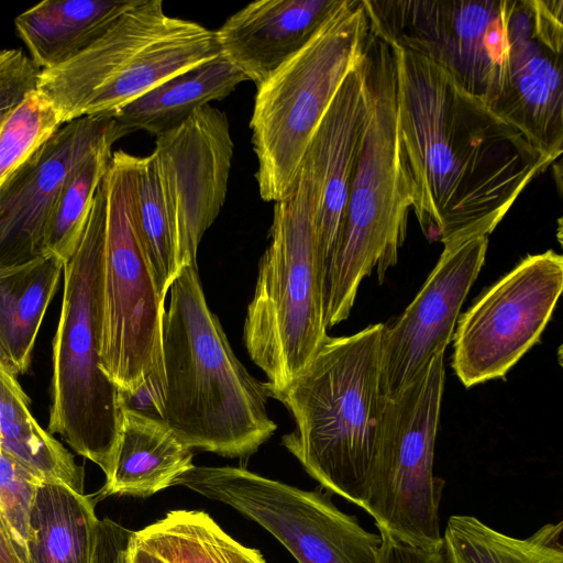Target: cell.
I'll use <instances>...</instances> for the list:
<instances>
[{"label": "cell", "mask_w": 563, "mask_h": 563, "mask_svg": "<svg viewBox=\"0 0 563 563\" xmlns=\"http://www.w3.org/2000/svg\"><path fill=\"white\" fill-rule=\"evenodd\" d=\"M129 563H165L147 550L141 548L134 542L131 543L129 550Z\"/></svg>", "instance_id": "d590c367"}, {"label": "cell", "mask_w": 563, "mask_h": 563, "mask_svg": "<svg viewBox=\"0 0 563 563\" xmlns=\"http://www.w3.org/2000/svg\"><path fill=\"white\" fill-rule=\"evenodd\" d=\"M368 34L362 0H339L311 40L257 87L250 128L263 200L292 189L331 100L364 59Z\"/></svg>", "instance_id": "52a82bcc"}, {"label": "cell", "mask_w": 563, "mask_h": 563, "mask_svg": "<svg viewBox=\"0 0 563 563\" xmlns=\"http://www.w3.org/2000/svg\"><path fill=\"white\" fill-rule=\"evenodd\" d=\"M232 507L274 536L298 563H378L379 534L340 510L331 495L303 490L242 466H192L173 483Z\"/></svg>", "instance_id": "8fae6325"}, {"label": "cell", "mask_w": 563, "mask_h": 563, "mask_svg": "<svg viewBox=\"0 0 563 563\" xmlns=\"http://www.w3.org/2000/svg\"><path fill=\"white\" fill-rule=\"evenodd\" d=\"M313 211L310 176L301 164L292 189L274 205L243 328L246 351L267 377L266 393L288 385L329 336Z\"/></svg>", "instance_id": "8992f818"}, {"label": "cell", "mask_w": 563, "mask_h": 563, "mask_svg": "<svg viewBox=\"0 0 563 563\" xmlns=\"http://www.w3.org/2000/svg\"><path fill=\"white\" fill-rule=\"evenodd\" d=\"M134 534L135 531L109 518L99 519L91 563H129V550Z\"/></svg>", "instance_id": "d6a6232c"}, {"label": "cell", "mask_w": 563, "mask_h": 563, "mask_svg": "<svg viewBox=\"0 0 563 563\" xmlns=\"http://www.w3.org/2000/svg\"><path fill=\"white\" fill-rule=\"evenodd\" d=\"M40 69L21 49L0 51V128L37 87Z\"/></svg>", "instance_id": "1f68e13d"}, {"label": "cell", "mask_w": 563, "mask_h": 563, "mask_svg": "<svg viewBox=\"0 0 563 563\" xmlns=\"http://www.w3.org/2000/svg\"><path fill=\"white\" fill-rule=\"evenodd\" d=\"M510 32L507 80L489 109L555 161L563 150V51L538 37L531 0H516Z\"/></svg>", "instance_id": "ac0fdd59"}, {"label": "cell", "mask_w": 563, "mask_h": 563, "mask_svg": "<svg viewBox=\"0 0 563 563\" xmlns=\"http://www.w3.org/2000/svg\"><path fill=\"white\" fill-rule=\"evenodd\" d=\"M563 522L545 523L519 539L478 518L451 516L442 534L448 563H563Z\"/></svg>", "instance_id": "4316f807"}, {"label": "cell", "mask_w": 563, "mask_h": 563, "mask_svg": "<svg viewBox=\"0 0 563 563\" xmlns=\"http://www.w3.org/2000/svg\"><path fill=\"white\" fill-rule=\"evenodd\" d=\"M488 236L443 245L442 254L413 300L380 340V389L391 396L407 385L452 340L461 307L486 257Z\"/></svg>", "instance_id": "9a60e30c"}, {"label": "cell", "mask_w": 563, "mask_h": 563, "mask_svg": "<svg viewBox=\"0 0 563 563\" xmlns=\"http://www.w3.org/2000/svg\"><path fill=\"white\" fill-rule=\"evenodd\" d=\"M339 0H261L214 31L221 55L256 87L298 53Z\"/></svg>", "instance_id": "d6986e66"}, {"label": "cell", "mask_w": 563, "mask_h": 563, "mask_svg": "<svg viewBox=\"0 0 563 563\" xmlns=\"http://www.w3.org/2000/svg\"><path fill=\"white\" fill-rule=\"evenodd\" d=\"M98 499L56 482H42L29 516L27 563H91Z\"/></svg>", "instance_id": "cb8c5ba5"}, {"label": "cell", "mask_w": 563, "mask_h": 563, "mask_svg": "<svg viewBox=\"0 0 563 563\" xmlns=\"http://www.w3.org/2000/svg\"><path fill=\"white\" fill-rule=\"evenodd\" d=\"M140 0H46L15 18L30 58L42 69L56 67L97 41Z\"/></svg>", "instance_id": "44dd1931"}, {"label": "cell", "mask_w": 563, "mask_h": 563, "mask_svg": "<svg viewBox=\"0 0 563 563\" xmlns=\"http://www.w3.org/2000/svg\"><path fill=\"white\" fill-rule=\"evenodd\" d=\"M63 267L56 257L42 255L0 269V365L14 377L30 367Z\"/></svg>", "instance_id": "7402d4cb"}, {"label": "cell", "mask_w": 563, "mask_h": 563, "mask_svg": "<svg viewBox=\"0 0 563 563\" xmlns=\"http://www.w3.org/2000/svg\"><path fill=\"white\" fill-rule=\"evenodd\" d=\"M29 405L16 377L0 365V449L43 482L63 483L84 494V467L38 424Z\"/></svg>", "instance_id": "d4e9b609"}, {"label": "cell", "mask_w": 563, "mask_h": 563, "mask_svg": "<svg viewBox=\"0 0 563 563\" xmlns=\"http://www.w3.org/2000/svg\"><path fill=\"white\" fill-rule=\"evenodd\" d=\"M134 542L165 563H266L201 510H170L135 531Z\"/></svg>", "instance_id": "484cf974"}, {"label": "cell", "mask_w": 563, "mask_h": 563, "mask_svg": "<svg viewBox=\"0 0 563 563\" xmlns=\"http://www.w3.org/2000/svg\"><path fill=\"white\" fill-rule=\"evenodd\" d=\"M563 289V257L528 255L459 319L452 367L465 387L504 377L539 341Z\"/></svg>", "instance_id": "7c38bea8"}, {"label": "cell", "mask_w": 563, "mask_h": 563, "mask_svg": "<svg viewBox=\"0 0 563 563\" xmlns=\"http://www.w3.org/2000/svg\"><path fill=\"white\" fill-rule=\"evenodd\" d=\"M378 563H448L443 548L426 549L407 543L384 529Z\"/></svg>", "instance_id": "836d02e7"}, {"label": "cell", "mask_w": 563, "mask_h": 563, "mask_svg": "<svg viewBox=\"0 0 563 563\" xmlns=\"http://www.w3.org/2000/svg\"><path fill=\"white\" fill-rule=\"evenodd\" d=\"M132 218L156 290L165 301L172 284L184 267L179 261L153 153L145 157L136 156L132 185Z\"/></svg>", "instance_id": "83f0119b"}, {"label": "cell", "mask_w": 563, "mask_h": 563, "mask_svg": "<svg viewBox=\"0 0 563 563\" xmlns=\"http://www.w3.org/2000/svg\"><path fill=\"white\" fill-rule=\"evenodd\" d=\"M167 295L165 380L155 416L191 450L249 457L277 429L267 413L264 383L235 356L208 306L197 267L185 266Z\"/></svg>", "instance_id": "7a4b0ae2"}, {"label": "cell", "mask_w": 563, "mask_h": 563, "mask_svg": "<svg viewBox=\"0 0 563 563\" xmlns=\"http://www.w3.org/2000/svg\"><path fill=\"white\" fill-rule=\"evenodd\" d=\"M62 125L52 103L31 91L0 128V187Z\"/></svg>", "instance_id": "f546056e"}, {"label": "cell", "mask_w": 563, "mask_h": 563, "mask_svg": "<svg viewBox=\"0 0 563 563\" xmlns=\"http://www.w3.org/2000/svg\"><path fill=\"white\" fill-rule=\"evenodd\" d=\"M0 563H23L0 519Z\"/></svg>", "instance_id": "e575fe53"}, {"label": "cell", "mask_w": 563, "mask_h": 563, "mask_svg": "<svg viewBox=\"0 0 563 563\" xmlns=\"http://www.w3.org/2000/svg\"><path fill=\"white\" fill-rule=\"evenodd\" d=\"M42 482L0 449V519L23 563H27L30 510Z\"/></svg>", "instance_id": "4dcf8cb0"}, {"label": "cell", "mask_w": 563, "mask_h": 563, "mask_svg": "<svg viewBox=\"0 0 563 563\" xmlns=\"http://www.w3.org/2000/svg\"><path fill=\"white\" fill-rule=\"evenodd\" d=\"M369 109L371 91L364 56L336 90L302 161L313 191L314 236L324 290L340 241Z\"/></svg>", "instance_id": "2e32d148"}, {"label": "cell", "mask_w": 563, "mask_h": 563, "mask_svg": "<svg viewBox=\"0 0 563 563\" xmlns=\"http://www.w3.org/2000/svg\"><path fill=\"white\" fill-rule=\"evenodd\" d=\"M112 146L96 151L67 177L45 225L43 255H52L65 264L75 253L96 191L109 168Z\"/></svg>", "instance_id": "f1b7e54d"}, {"label": "cell", "mask_w": 563, "mask_h": 563, "mask_svg": "<svg viewBox=\"0 0 563 563\" xmlns=\"http://www.w3.org/2000/svg\"><path fill=\"white\" fill-rule=\"evenodd\" d=\"M245 80L220 55L170 77L108 115L129 133L144 130L157 137L179 126L210 101L228 97Z\"/></svg>", "instance_id": "603a6c76"}, {"label": "cell", "mask_w": 563, "mask_h": 563, "mask_svg": "<svg viewBox=\"0 0 563 563\" xmlns=\"http://www.w3.org/2000/svg\"><path fill=\"white\" fill-rule=\"evenodd\" d=\"M390 48L399 136L422 232L443 245L488 236L554 161L440 65Z\"/></svg>", "instance_id": "6da1fadb"}, {"label": "cell", "mask_w": 563, "mask_h": 563, "mask_svg": "<svg viewBox=\"0 0 563 563\" xmlns=\"http://www.w3.org/2000/svg\"><path fill=\"white\" fill-rule=\"evenodd\" d=\"M365 58L371 109L350 187L339 245L324 290L331 328L352 310L363 278L379 280L398 261L413 194L399 136L395 63L388 44L368 34Z\"/></svg>", "instance_id": "277c9868"}, {"label": "cell", "mask_w": 563, "mask_h": 563, "mask_svg": "<svg viewBox=\"0 0 563 563\" xmlns=\"http://www.w3.org/2000/svg\"><path fill=\"white\" fill-rule=\"evenodd\" d=\"M104 228L106 195L101 181L80 242L63 267L47 431L60 435L108 477L118 441L122 396L102 372L99 356Z\"/></svg>", "instance_id": "5b68a950"}, {"label": "cell", "mask_w": 563, "mask_h": 563, "mask_svg": "<svg viewBox=\"0 0 563 563\" xmlns=\"http://www.w3.org/2000/svg\"><path fill=\"white\" fill-rule=\"evenodd\" d=\"M384 323L328 336L284 388L267 391L291 413L282 444L321 487L363 507L386 396L380 389Z\"/></svg>", "instance_id": "3957f363"}, {"label": "cell", "mask_w": 563, "mask_h": 563, "mask_svg": "<svg viewBox=\"0 0 563 563\" xmlns=\"http://www.w3.org/2000/svg\"><path fill=\"white\" fill-rule=\"evenodd\" d=\"M444 378V353H439L386 396L362 507L377 528L426 549L443 548L444 479L434 476L433 460Z\"/></svg>", "instance_id": "9c48e42d"}, {"label": "cell", "mask_w": 563, "mask_h": 563, "mask_svg": "<svg viewBox=\"0 0 563 563\" xmlns=\"http://www.w3.org/2000/svg\"><path fill=\"white\" fill-rule=\"evenodd\" d=\"M192 451L158 417L122 406L111 472L96 498L148 497L173 486L194 466Z\"/></svg>", "instance_id": "ffe728a7"}, {"label": "cell", "mask_w": 563, "mask_h": 563, "mask_svg": "<svg viewBox=\"0 0 563 563\" xmlns=\"http://www.w3.org/2000/svg\"><path fill=\"white\" fill-rule=\"evenodd\" d=\"M176 20L165 13L162 1L140 0L74 58L40 70L36 90L52 103L63 124L93 115L100 99L139 53Z\"/></svg>", "instance_id": "e0dca14e"}, {"label": "cell", "mask_w": 563, "mask_h": 563, "mask_svg": "<svg viewBox=\"0 0 563 563\" xmlns=\"http://www.w3.org/2000/svg\"><path fill=\"white\" fill-rule=\"evenodd\" d=\"M369 33L444 68L489 108L505 87L516 0H362Z\"/></svg>", "instance_id": "30bf717a"}, {"label": "cell", "mask_w": 563, "mask_h": 563, "mask_svg": "<svg viewBox=\"0 0 563 563\" xmlns=\"http://www.w3.org/2000/svg\"><path fill=\"white\" fill-rule=\"evenodd\" d=\"M233 148L225 113L209 104L156 137L153 155L183 267H197L200 241L224 205Z\"/></svg>", "instance_id": "4fadbf2b"}, {"label": "cell", "mask_w": 563, "mask_h": 563, "mask_svg": "<svg viewBox=\"0 0 563 563\" xmlns=\"http://www.w3.org/2000/svg\"><path fill=\"white\" fill-rule=\"evenodd\" d=\"M129 134L114 118L87 115L63 124L0 187V269L43 255L53 205L69 174L91 154Z\"/></svg>", "instance_id": "5bb4252c"}, {"label": "cell", "mask_w": 563, "mask_h": 563, "mask_svg": "<svg viewBox=\"0 0 563 563\" xmlns=\"http://www.w3.org/2000/svg\"><path fill=\"white\" fill-rule=\"evenodd\" d=\"M136 156L117 151L102 179L106 228L101 273L100 364L122 400L155 408L164 387L163 317L132 218Z\"/></svg>", "instance_id": "ba28073f"}]
</instances>
